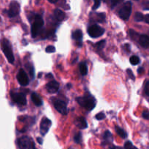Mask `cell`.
Returning a JSON list of instances; mask_svg holds the SVG:
<instances>
[{"label":"cell","mask_w":149,"mask_h":149,"mask_svg":"<svg viewBox=\"0 0 149 149\" xmlns=\"http://www.w3.org/2000/svg\"><path fill=\"white\" fill-rule=\"evenodd\" d=\"M139 43L143 47L149 48V36L146 35H141L139 38Z\"/></svg>","instance_id":"5bb4252c"},{"label":"cell","mask_w":149,"mask_h":149,"mask_svg":"<svg viewBox=\"0 0 149 149\" xmlns=\"http://www.w3.org/2000/svg\"><path fill=\"white\" fill-rule=\"evenodd\" d=\"M10 95H11L12 100L15 102V103H17L21 106H25L26 104V98L25 95L23 93H14V92H11L10 93Z\"/></svg>","instance_id":"ba28073f"},{"label":"cell","mask_w":149,"mask_h":149,"mask_svg":"<svg viewBox=\"0 0 149 149\" xmlns=\"http://www.w3.org/2000/svg\"><path fill=\"white\" fill-rule=\"evenodd\" d=\"M17 81H18V82L20 83V85L26 86L29 84V78H28L27 74H26L24 70L20 69V71H19L18 73H17Z\"/></svg>","instance_id":"30bf717a"},{"label":"cell","mask_w":149,"mask_h":149,"mask_svg":"<svg viewBox=\"0 0 149 149\" xmlns=\"http://www.w3.org/2000/svg\"><path fill=\"white\" fill-rule=\"evenodd\" d=\"M145 21L147 23H148V24H149V14L148 15H146L145 16Z\"/></svg>","instance_id":"8d00e7d4"},{"label":"cell","mask_w":149,"mask_h":149,"mask_svg":"<svg viewBox=\"0 0 149 149\" xmlns=\"http://www.w3.org/2000/svg\"><path fill=\"white\" fill-rule=\"evenodd\" d=\"M52 125V122L47 118H45L42 119L40 124V132L42 135H45L47 133L48 130Z\"/></svg>","instance_id":"8fae6325"},{"label":"cell","mask_w":149,"mask_h":149,"mask_svg":"<svg viewBox=\"0 0 149 149\" xmlns=\"http://www.w3.org/2000/svg\"><path fill=\"white\" fill-rule=\"evenodd\" d=\"M124 149H138V148H137L135 146H133V144H132L130 141H127V142L125 143Z\"/></svg>","instance_id":"603a6c76"},{"label":"cell","mask_w":149,"mask_h":149,"mask_svg":"<svg viewBox=\"0 0 149 149\" xmlns=\"http://www.w3.org/2000/svg\"><path fill=\"white\" fill-rule=\"evenodd\" d=\"M115 130H116V132L119 136L122 138H126L127 137V134L125 132V131L124 130H122V128L119 127H115Z\"/></svg>","instance_id":"d6986e66"},{"label":"cell","mask_w":149,"mask_h":149,"mask_svg":"<svg viewBox=\"0 0 149 149\" xmlns=\"http://www.w3.org/2000/svg\"><path fill=\"white\" fill-rule=\"evenodd\" d=\"M32 149H36V147H35V145L33 143V145H32Z\"/></svg>","instance_id":"b9f144b4"},{"label":"cell","mask_w":149,"mask_h":149,"mask_svg":"<svg viewBox=\"0 0 149 149\" xmlns=\"http://www.w3.org/2000/svg\"><path fill=\"white\" fill-rule=\"evenodd\" d=\"M145 93L146 95L149 96V81H147L145 85Z\"/></svg>","instance_id":"836d02e7"},{"label":"cell","mask_w":149,"mask_h":149,"mask_svg":"<svg viewBox=\"0 0 149 149\" xmlns=\"http://www.w3.org/2000/svg\"><path fill=\"white\" fill-rule=\"evenodd\" d=\"M31 100L33 103L36 105V106H40L42 105V100L41 97L38 95L36 93H32L31 95Z\"/></svg>","instance_id":"2e32d148"},{"label":"cell","mask_w":149,"mask_h":149,"mask_svg":"<svg viewBox=\"0 0 149 149\" xmlns=\"http://www.w3.org/2000/svg\"><path fill=\"white\" fill-rule=\"evenodd\" d=\"M144 19V16L142 13H136L135 15V20L137 22L142 21Z\"/></svg>","instance_id":"7402d4cb"},{"label":"cell","mask_w":149,"mask_h":149,"mask_svg":"<svg viewBox=\"0 0 149 149\" xmlns=\"http://www.w3.org/2000/svg\"><path fill=\"white\" fill-rule=\"evenodd\" d=\"M135 1H138V0H135Z\"/></svg>","instance_id":"7bdbcfd3"},{"label":"cell","mask_w":149,"mask_h":149,"mask_svg":"<svg viewBox=\"0 0 149 149\" xmlns=\"http://www.w3.org/2000/svg\"><path fill=\"white\" fill-rule=\"evenodd\" d=\"M33 143L27 136H23L17 140V146L19 149H32Z\"/></svg>","instance_id":"8992f818"},{"label":"cell","mask_w":149,"mask_h":149,"mask_svg":"<svg viewBox=\"0 0 149 149\" xmlns=\"http://www.w3.org/2000/svg\"><path fill=\"white\" fill-rule=\"evenodd\" d=\"M109 149H116V147H115V146H111V147H110V148H109Z\"/></svg>","instance_id":"60d3db41"},{"label":"cell","mask_w":149,"mask_h":149,"mask_svg":"<svg viewBox=\"0 0 149 149\" xmlns=\"http://www.w3.org/2000/svg\"><path fill=\"white\" fill-rule=\"evenodd\" d=\"M142 7L143 10H149V1H144L142 4Z\"/></svg>","instance_id":"f546056e"},{"label":"cell","mask_w":149,"mask_h":149,"mask_svg":"<svg viewBox=\"0 0 149 149\" xmlns=\"http://www.w3.org/2000/svg\"><path fill=\"white\" fill-rule=\"evenodd\" d=\"M54 15H55V17L58 21H62L65 18V15L62 10H59V9H56L55 10V12H54Z\"/></svg>","instance_id":"9a60e30c"},{"label":"cell","mask_w":149,"mask_h":149,"mask_svg":"<svg viewBox=\"0 0 149 149\" xmlns=\"http://www.w3.org/2000/svg\"><path fill=\"white\" fill-rule=\"evenodd\" d=\"M143 117L145 119H149V111H144L143 112Z\"/></svg>","instance_id":"e575fe53"},{"label":"cell","mask_w":149,"mask_h":149,"mask_svg":"<svg viewBox=\"0 0 149 149\" xmlns=\"http://www.w3.org/2000/svg\"><path fill=\"white\" fill-rule=\"evenodd\" d=\"M46 89L49 93H55L59 90V84L56 81H51L47 84Z\"/></svg>","instance_id":"7c38bea8"},{"label":"cell","mask_w":149,"mask_h":149,"mask_svg":"<svg viewBox=\"0 0 149 149\" xmlns=\"http://www.w3.org/2000/svg\"><path fill=\"white\" fill-rule=\"evenodd\" d=\"M37 141L39 144H42V143H43V141H42V138H37Z\"/></svg>","instance_id":"f35d334b"},{"label":"cell","mask_w":149,"mask_h":149,"mask_svg":"<svg viewBox=\"0 0 149 149\" xmlns=\"http://www.w3.org/2000/svg\"><path fill=\"white\" fill-rule=\"evenodd\" d=\"M105 44H106V41L105 40L100 41V42H97V43L96 44V45H95L96 48L98 49H102L105 47Z\"/></svg>","instance_id":"cb8c5ba5"},{"label":"cell","mask_w":149,"mask_h":149,"mask_svg":"<svg viewBox=\"0 0 149 149\" xmlns=\"http://www.w3.org/2000/svg\"><path fill=\"white\" fill-rule=\"evenodd\" d=\"M1 49H2L3 52L5 55L6 58H7V61H9L10 63H13L15 61L14 55L13 52V49H12V46L10 45V42L7 39H3L1 40Z\"/></svg>","instance_id":"6da1fadb"},{"label":"cell","mask_w":149,"mask_h":149,"mask_svg":"<svg viewBox=\"0 0 149 149\" xmlns=\"http://www.w3.org/2000/svg\"><path fill=\"white\" fill-rule=\"evenodd\" d=\"M79 71L80 73L82 76H85L87 74V66L85 63H81L79 65Z\"/></svg>","instance_id":"ffe728a7"},{"label":"cell","mask_w":149,"mask_h":149,"mask_svg":"<svg viewBox=\"0 0 149 149\" xmlns=\"http://www.w3.org/2000/svg\"><path fill=\"white\" fill-rule=\"evenodd\" d=\"M20 10V4L17 1H12L10 4L8 10V16L10 17H14L19 14Z\"/></svg>","instance_id":"52a82bcc"},{"label":"cell","mask_w":149,"mask_h":149,"mask_svg":"<svg viewBox=\"0 0 149 149\" xmlns=\"http://www.w3.org/2000/svg\"><path fill=\"white\" fill-rule=\"evenodd\" d=\"M73 39H75V40L80 41L82 39V32L81 30H77L73 33L72 35Z\"/></svg>","instance_id":"ac0fdd59"},{"label":"cell","mask_w":149,"mask_h":149,"mask_svg":"<svg viewBox=\"0 0 149 149\" xmlns=\"http://www.w3.org/2000/svg\"><path fill=\"white\" fill-rule=\"evenodd\" d=\"M122 0H111V7H114L115 6L117 5L119 3H120Z\"/></svg>","instance_id":"d6a6232c"},{"label":"cell","mask_w":149,"mask_h":149,"mask_svg":"<svg viewBox=\"0 0 149 149\" xmlns=\"http://www.w3.org/2000/svg\"><path fill=\"white\" fill-rule=\"evenodd\" d=\"M125 49H126V51L130 52V45L129 44H125Z\"/></svg>","instance_id":"d590c367"},{"label":"cell","mask_w":149,"mask_h":149,"mask_svg":"<svg viewBox=\"0 0 149 149\" xmlns=\"http://www.w3.org/2000/svg\"><path fill=\"white\" fill-rule=\"evenodd\" d=\"M130 62L132 65H136L140 63V59L136 55H133V56L130 57Z\"/></svg>","instance_id":"44dd1931"},{"label":"cell","mask_w":149,"mask_h":149,"mask_svg":"<svg viewBox=\"0 0 149 149\" xmlns=\"http://www.w3.org/2000/svg\"><path fill=\"white\" fill-rule=\"evenodd\" d=\"M103 138H104V143H109L111 142L112 140H113L112 134L109 131H106L104 133V135H103Z\"/></svg>","instance_id":"e0dca14e"},{"label":"cell","mask_w":149,"mask_h":149,"mask_svg":"<svg viewBox=\"0 0 149 149\" xmlns=\"http://www.w3.org/2000/svg\"><path fill=\"white\" fill-rule=\"evenodd\" d=\"M88 33L91 37L97 38L101 36L104 33L105 30L97 25H93L88 29Z\"/></svg>","instance_id":"5b68a950"},{"label":"cell","mask_w":149,"mask_h":149,"mask_svg":"<svg viewBox=\"0 0 149 149\" xmlns=\"http://www.w3.org/2000/svg\"><path fill=\"white\" fill-rule=\"evenodd\" d=\"M81 134L80 132L77 133V135L74 136V141H75L77 143H79L81 142Z\"/></svg>","instance_id":"484cf974"},{"label":"cell","mask_w":149,"mask_h":149,"mask_svg":"<svg viewBox=\"0 0 149 149\" xmlns=\"http://www.w3.org/2000/svg\"><path fill=\"white\" fill-rule=\"evenodd\" d=\"M131 12H132V3L131 1H127L119 11V15L123 20H128L130 16Z\"/></svg>","instance_id":"277c9868"},{"label":"cell","mask_w":149,"mask_h":149,"mask_svg":"<svg viewBox=\"0 0 149 149\" xmlns=\"http://www.w3.org/2000/svg\"><path fill=\"white\" fill-rule=\"evenodd\" d=\"M127 73L128 76H129V77L131 79H132V80L135 79V76L133 75V73H132V70L127 69Z\"/></svg>","instance_id":"4dcf8cb0"},{"label":"cell","mask_w":149,"mask_h":149,"mask_svg":"<svg viewBox=\"0 0 149 149\" xmlns=\"http://www.w3.org/2000/svg\"><path fill=\"white\" fill-rule=\"evenodd\" d=\"M75 125L80 129H85L87 127V123L84 117H78L75 120Z\"/></svg>","instance_id":"4fadbf2b"},{"label":"cell","mask_w":149,"mask_h":149,"mask_svg":"<svg viewBox=\"0 0 149 149\" xmlns=\"http://www.w3.org/2000/svg\"><path fill=\"white\" fill-rule=\"evenodd\" d=\"M46 52H48V53H52V52H55V47L53 46H51V45H49V46L47 47H46Z\"/></svg>","instance_id":"4316f807"},{"label":"cell","mask_w":149,"mask_h":149,"mask_svg":"<svg viewBox=\"0 0 149 149\" xmlns=\"http://www.w3.org/2000/svg\"><path fill=\"white\" fill-rule=\"evenodd\" d=\"M48 1L51 3H55L56 1H58V0H48Z\"/></svg>","instance_id":"ab89813d"},{"label":"cell","mask_w":149,"mask_h":149,"mask_svg":"<svg viewBox=\"0 0 149 149\" xmlns=\"http://www.w3.org/2000/svg\"><path fill=\"white\" fill-rule=\"evenodd\" d=\"M105 117H106V115H105V113H103V112L98 113L95 116L96 119H97V120H102V119H105Z\"/></svg>","instance_id":"83f0119b"},{"label":"cell","mask_w":149,"mask_h":149,"mask_svg":"<svg viewBox=\"0 0 149 149\" xmlns=\"http://www.w3.org/2000/svg\"><path fill=\"white\" fill-rule=\"evenodd\" d=\"M29 70V74L31 77V78H33V74H34V69H33V66L32 65H30L29 68H28Z\"/></svg>","instance_id":"1f68e13d"},{"label":"cell","mask_w":149,"mask_h":149,"mask_svg":"<svg viewBox=\"0 0 149 149\" xmlns=\"http://www.w3.org/2000/svg\"><path fill=\"white\" fill-rule=\"evenodd\" d=\"M97 18L99 22H103L106 18V15L105 13H98L97 14Z\"/></svg>","instance_id":"d4e9b609"},{"label":"cell","mask_w":149,"mask_h":149,"mask_svg":"<svg viewBox=\"0 0 149 149\" xmlns=\"http://www.w3.org/2000/svg\"><path fill=\"white\" fill-rule=\"evenodd\" d=\"M54 106L55 109L58 111L59 113L63 115H66L68 111H67V106L65 102L61 100H56L54 102Z\"/></svg>","instance_id":"9c48e42d"},{"label":"cell","mask_w":149,"mask_h":149,"mask_svg":"<svg viewBox=\"0 0 149 149\" xmlns=\"http://www.w3.org/2000/svg\"><path fill=\"white\" fill-rule=\"evenodd\" d=\"M77 102L81 106L84 107L86 110L91 111L95 106V100L92 96H84L77 99Z\"/></svg>","instance_id":"7a4b0ae2"},{"label":"cell","mask_w":149,"mask_h":149,"mask_svg":"<svg viewBox=\"0 0 149 149\" xmlns=\"http://www.w3.org/2000/svg\"><path fill=\"white\" fill-rule=\"evenodd\" d=\"M43 25L44 21L42 17L39 15H36L34 17V23L31 26V35L33 37H36L37 36Z\"/></svg>","instance_id":"3957f363"},{"label":"cell","mask_w":149,"mask_h":149,"mask_svg":"<svg viewBox=\"0 0 149 149\" xmlns=\"http://www.w3.org/2000/svg\"><path fill=\"white\" fill-rule=\"evenodd\" d=\"M138 72L139 73V74H142V73L143 72V68L142 67H141V68H139V69L138 70Z\"/></svg>","instance_id":"74e56055"},{"label":"cell","mask_w":149,"mask_h":149,"mask_svg":"<svg viewBox=\"0 0 149 149\" xmlns=\"http://www.w3.org/2000/svg\"><path fill=\"white\" fill-rule=\"evenodd\" d=\"M100 0H95L94 1V5H93V10H96V9L100 7Z\"/></svg>","instance_id":"f1b7e54d"}]
</instances>
